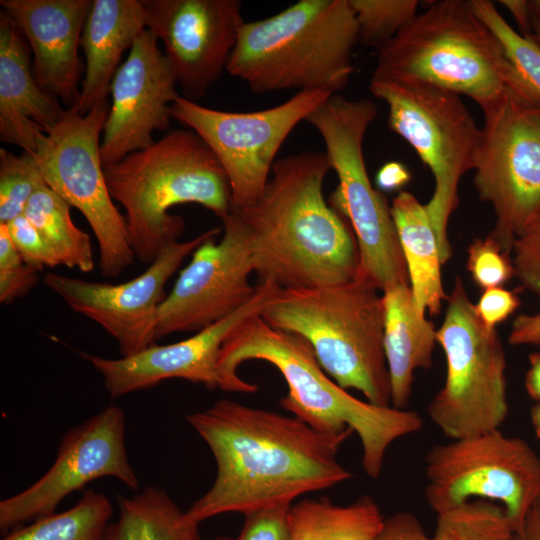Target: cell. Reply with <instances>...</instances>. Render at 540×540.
<instances>
[{
    "instance_id": "obj_1",
    "label": "cell",
    "mask_w": 540,
    "mask_h": 540,
    "mask_svg": "<svg viewBox=\"0 0 540 540\" xmlns=\"http://www.w3.org/2000/svg\"><path fill=\"white\" fill-rule=\"evenodd\" d=\"M186 419L211 450L217 467L210 489L185 511L195 523L224 513L244 515L293 504L303 494L352 477L337 459L352 429L324 433L295 416L229 399Z\"/></svg>"
},
{
    "instance_id": "obj_2",
    "label": "cell",
    "mask_w": 540,
    "mask_h": 540,
    "mask_svg": "<svg viewBox=\"0 0 540 540\" xmlns=\"http://www.w3.org/2000/svg\"><path fill=\"white\" fill-rule=\"evenodd\" d=\"M329 170L325 152L281 157L262 194L232 210L249 229L258 283L291 289L354 280L358 267L354 233L323 195Z\"/></svg>"
},
{
    "instance_id": "obj_3",
    "label": "cell",
    "mask_w": 540,
    "mask_h": 540,
    "mask_svg": "<svg viewBox=\"0 0 540 540\" xmlns=\"http://www.w3.org/2000/svg\"><path fill=\"white\" fill-rule=\"evenodd\" d=\"M248 360L266 361L278 369L288 386L280 405L296 418L324 433L352 429L361 441L363 470L372 479L380 476L389 446L423 426L415 411L378 406L351 395L322 369L306 340L271 326L260 314L243 321L223 343L222 390L257 391L237 372Z\"/></svg>"
},
{
    "instance_id": "obj_4",
    "label": "cell",
    "mask_w": 540,
    "mask_h": 540,
    "mask_svg": "<svg viewBox=\"0 0 540 540\" xmlns=\"http://www.w3.org/2000/svg\"><path fill=\"white\" fill-rule=\"evenodd\" d=\"M111 197L122 205L135 257L151 264L179 241L184 220L170 208L194 203L220 219L231 212V189L220 162L191 129H174L151 146L104 166Z\"/></svg>"
},
{
    "instance_id": "obj_5",
    "label": "cell",
    "mask_w": 540,
    "mask_h": 540,
    "mask_svg": "<svg viewBox=\"0 0 540 540\" xmlns=\"http://www.w3.org/2000/svg\"><path fill=\"white\" fill-rule=\"evenodd\" d=\"M357 42L349 0H299L273 16L245 21L226 71L258 94H338L354 72Z\"/></svg>"
},
{
    "instance_id": "obj_6",
    "label": "cell",
    "mask_w": 540,
    "mask_h": 540,
    "mask_svg": "<svg viewBox=\"0 0 540 540\" xmlns=\"http://www.w3.org/2000/svg\"><path fill=\"white\" fill-rule=\"evenodd\" d=\"M372 78L466 95L482 110L508 89L533 91L465 0L431 1L378 51Z\"/></svg>"
},
{
    "instance_id": "obj_7",
    "label": "cell",
    "mask_w": 540,
    "mask_h": 540,
    "mask_svg": "<svg viewBox=\"0 0 540 540\" xmlns=\"http://www.w3.org/2000/svg\"><path fill=\"white\" fill-rule=\"evenodd\" d=\"M376 288L353 280L312 288L281 289L260 316L312 347L322 369L366 401L391 406L384 351V305Z\"/></svg>"
},
{
    "instance_id": "obj_8",
    "label": "cell",
    "mask_w": 540,
    "mask_h": 540,
    "mask_svg": "<svg viewBox=\"0 0 540 540\" xmlns=\"http://www.w3.org/2000/svg\"><path fill=\"white\" fill-rule=\"evenodd\" d=\"M377 116L370 99H347L332 94L307 118L321 135L338 186L329 204L349 223L358 247L355 280L379 291L408 284L406 262L385 195L367 173L363 141Z\"/></svg>"
},
{
    "instance_id": "obj_9",
    "label": "cell",
    "mask_w": 540,
    "mask_h": 540,
    "mask_svg": "<svg viewBox=\"0 0 540 540\" xmlns=\"http://www.w3.org/2000/svg\"><path fill=\"white\" fill-rule=\"evenodd\" d=\"M370 92L388 106V126L406 140L433 174L435 189L425 204L442 264L451 256L448 223L458 205L462 176L473 170L479 128L460 95L418 82L371 78Z\"/></svg>"
},
{
    "instance_id": "obj_10",
    "label": "cell",
    "mask_w": 540,
    "mask_h": 540,
    "mask_svg": "<svg viewBox=\"0 0 540 540\" xmlns=\"http://www.w3.org/2000/svg\"><path fill=\"white\" fill-rule=\"evenodd\" d=\"M437 343L446 358L443 387L429 418L450 440L499 429L508 415L506 357L497 330L487 329L456 277Z\"/></svg>"
},
{
    "instance_id": "obj_11",
    "label": "cell",
    "mask_w": 540,
    "mask_h": 540,
    "mask_svg": "<svg viewBox=\"0 0 540 540\" xmlns=\"http://www.w3.org/2000/svg\"><path fill=\"white\" fill-rule=\"evenodd\" d=\"M474 185L489 203V235L511 255L515 240L540 217V96L508 89L484 108Z\"/></svg>"
},
{
    "instance_id": "obj_12",
    "label": "cell",
    "mask_w": 540,
    "mask_h": 540,
    "mask_svg": "<svg viewBox=\"0 0 540 540\" xmlns=\"http://www.w3.org/2000/svg\"><path fill=\"white\" fill-rule=\"evenodd\" d=\"M110 109L108 100L86 114L68 109L62 120L41 138L34 155L46 185L75 207L90 225L99 248L105 277H117L135 257L125 216L110 195L100 157V134Z\"/></svg>"
},
{
    "instance_id": "obj_13",
    "label": "cell",
    "mask_w": 540,
    "mask_h": 540,
    "mask_svg": "<svg viewBox=\"0 0 540 540\" xmlns=\"http://www.w3.org/2000/svg\"><path fill=\"white\" fill-rule=\"evenodd\" d=\"M425 496L437 513L473 499L504 507L516 531L540 498V457L499 429L433 446L425 457Z\"/></svg>"
},
{
    "instance_id": "obj_14",
    "label": "cell",
    "mask_w": 540,
    "mask_h": 540,
    "mask_svg": "<svg viewBox=\"0 0 540 540\" xmlns=\"http://www.w3.org/2000/svg\"><path fill=\"white\" fill-rule=\"evenodd\" d=\"M331 95L299 91L280 105L253 112L212 109L180 96L171 105V114L197 133L220 162L231 189L232 211L262 194L284 141Z\"/></svg>"
},
{
    "instance_id": "obj_15",
    "label": "cell",
    "mask_w": 540,
    "mask_h": 540,
    "mask_svg": "<svg viewBox=\"0 0 540 540\" xmlns=\"http://www.w3.org/2000/svg\"><path fill=\"white\" fill-rule=\"evenodd\" d=\"M102 477H113L131 490L139 487L125 446V415L116 405L68 430L50 469L0 501V529L6 532L55 513L65 497Z\"/></svg>"
},
{
    "instance_id": "obj_16",
    "label": "cell",
    "mask_w": 540,
    "mask_h": 540,
    "mask_svg": "<svg viewBox=\"0 0 540 540\" xmlns=\"http://www.w3.org/2000/svg\"><path fill=\"white\" fill-rule=\"evenodd\" d=\"M221 220V240L216 242L213 236L192 253L161 304L156 340L176 332H198L231 315L255 295L257 286L249 282L254 272L249 229L233 211Z\"/></svg>"
},
{
    "instance_id": "obj_17",
    "label": "cell",
    "mask_w": 540,
    "mask_h": 540,
    "mask_svg": "<svg viewBox=\"0 0 540 540\" xmlns=\"http://www.w3.org/2000/svg\"><path fill=\"white\" fill-rule=\"evenodd\" d=\"M222 227L166 246L147 269L119 283L86 281L57 273L44 276L45 285L76 313L99 324L118 343L122 357L135 355L156 344L159 308L165 285L182 261Z\"/></svg>"
},
{
    "instance_id": "obj_18",
    "label": "cell",
    "mask_w": 540,
    "mask_h": 540,
    "mask_svg": "<svg viewBox=\"0 0 540 540\" xmlns=\"http://www.w3.org/2000/svg\"><path fill=\"white\" fill-rule=\"evenodd\" d=\"M183 97L197 102L226 70L245 20L239 0H143Z\"/></svg>"
},
{
    "instance_id": "obj_19",
    "label": "cell",
    "mask_w": 540,
    "mask_h": 540,
    "mask_svg": "<svg viewBox=\"0 0 540 540\" xmlns=\"http://www.w3.org/2000/svg\"><path fill=\"white\" fill-rule=\"evenodd\" d=\"M279 290L273 283H258L253 298L226 318L187 339L167 345L154 344L128 357L105 358L79 351L103 377L112 397L150 388L180 378L210 390L223 388L219 358L223 343L246 319L260 314Z\"/></svg>"
},
{
    "instance_id": "obj_20",
    "label": "cell",
    "mask_w": 540,
    "mask_h": 540,
    "mask_svg": "<svg viewBox=\"0 0 540 540\" xmlns=\"http://www.w3.org/2000/svg\"><path fill=\"white\" fill-rule=\"evenodd\" d=\"M158 39L146 29L131 47L110 88L112 102L103 129V166L151 146L154 131L169 127L171 105L181 96Z\"/></svg>"
},
{
    "instance_id": "obj_21",
    "label": "cell",
    "mask_w": 540,
    "mask_h": 540,
    "mask_svg": "<svg viewBox=\"0 0 540 540\" xmlns=\"http://www.w3.org/2000/svg\"><path fill=\"white\" fill-rule=\"evenodd\" d=\"M0 5L29 43L39 86L73 108L83 71L78 46L92 1L1 0Z\"/></svg>"
},
{
    "instance_id": "obj_22",
    "label": "cell",
    "mask_w": 540,
    "mask_h": 540,
    "mask_svg": "<svg viewBox=\"0 0 540 540\" xmlns=\"http://www.w3.org/2000/svg\"><path fill=\"white\" fill-rule=\"evenodd\" d=\"M60 101L42 89L31 68L23 34L0 13V139L35 155L43 135L66 115Z\"/></svg>"
},
{
    "instance_id": "obj_23",
    "label": "cell",
    "mask_w": 540,
    "mask_h": 540,
    "mask_svg": "<svg viewBox=\"0 0 540 540\" xmlns=\"http://www.w3.org/2000/svg\"><path fill=\"white\" fill-rule=\"evenodd\" d=\"M146 29L143 0L92 1L80 41L86 57L85 76L73 111L86 114L107 100L123 53Z\"/></svg>"
},
{
    "instance_id": "obj_24",
    "label": "cell",
    "mask_w": 540,
    "mask_h": 540,
    "mask_svg": "<svg viewBox=\"0 0 540 540\" xmlns=\"http://www.w3.org/2000/svg\"><path fill=\"white\" fill-rule=\"evenodd\" d=\"M384 351L390 379L391 406L407 409L414 372L432 365L437 343L434 324L422 316L408 284L382 291Z\"/></svg>"
},
{
    "instance_id": "obj_25",
    "label": "cell",
    "mask_w": 540,
    "mask_h": 540,
    "mask_svg": "<svg viewBox=\"0 0 540 540\" xmlns=\"http://www.w3.org/2000/svg\"><path fill=\"white\" fill-rule=\"evenodd\" d=\"M391 215L406 262L409 284L418 312L439 313L447 300L441 276V258L436 235L425 205L402 190L392 200Z\"/></svg>"
},
{
    "instance_id": "obj_26",
    "label": "cell",
    "mask_w": 540,
    "mask_h": 540,
    "mask_svg": "<svg viewBox=\"0 0 540 540\" xmlns=\"http://www.w3.org/2000/svg\"><path fill=\"white\" fill-rule=\"evenodd\" d=\"M119 516L102 540H205L199 524L181 511L167 492L147 486L133 497L117 496Z\"/></svg>"
},
{
    "instance_id": "obj_27",
    "label": "cell",
    "mask_w": 540,
    "mask_h": 540,
    "mask_svg": "<svg viewBox=\"0 0 540 540\" xmlns=\"http://www.w3.org/2000/svg\"><path fill=\"white\" fill-rule=\"evenodd\" d=\"M383 521L369 495L347 505H336L326 497L304 499L291 506V540H374Z\"/></svg>"
},
{
    "instance_id": "obj_28",
    "label": "cell",
    "mask_w": 540,
    "mask_h": 540,
    "mask_svg": "<svg viewBox=\"0 0 540 540\" xmlns=\"http://www.w3.org/2000/svg\"><path fill=\"white\" fill-rule=\"evenodd\" d=\"M24 215L38 229L61 265L82 273L94 270L90 235L74 224L70 206L51 188L47 185L39 188L30 198Z\"/></svg>"
},
{
    "instance_id": "obj_29",
    "label": "cell",
    "mask_w": 540,
    "mask_h": 540,
    "mask_svg": "<svg viewBox=\"0 0 540 540\" xmlns=\"http://www.w3.org/2000/svg\"><path fill=\"white\" fill-rule=\"evenodd\" d=\"M112 515L108 497L87 489L71 508L16 527L2 540H102Z\"/></svg>"
},
{
    "instance_id": "obj_30",
    "label": "cell",
    "mask_w": 540,
    "mask_h": 540,
    "mask_svg": "<svg viewBox=\"0 0 540 540\" xmlns=\"http://www.w3.org/2000/svg\"><path fill=\"white\" fill-rule=\"evenodd\" d=\"M432 540H516V529L504 507L473 499L437 513Z\"/></svg>"
},
{
    "instance_id": "obj_31",
    "label": "cell",
    "mask_w": 540,
    "mask_h": 540,
    "mask_svg": "<svg viewBox=\"0 0 540 540\" xmlns=\"http://www.w3.org/2000/svg\"><path fill=\"white\" fill-rule=\"evenodd\" d=\"M359 41L378 51L417 15L416 0H349Z\"/></svg>"
},
{
    "instance_id": "obj_32",
    "label": "cell",
    "mask_w": 540,
    "mask_h": 540,
    "mask_svg": "<svg viewBox=\"0 0 540 540\" xmlns=\"http://www.w3.org/2000/svg\"><path fill=\"white\" fill-rule=\"evenodd\" d=\"M46 182L33 155L0 149V224L24 214L32 195Z\"/></svg>"
},
{
    "instance_id": "obj_33",
    "label": "cell",
    "mask_w": 540,
    "mask_h": 540,
    "mask_svg": "<svg viewBox=\"0 0 540 540\" xmlns=\"http://www.w3.org/2000/svg\"><path fill=\"white\" fill-rule=\"evenodd\" d=\"M473 12L497 36L512 65L540 96V46L530 37L515 31L489 0H468Z\"/></svg>"
},
{
    "instance_id": "obj_34",
    "label": "cell",
    "mask_w": 540,
    "mask_h": 540,
    "mask_svg": "<svg viewBox=\"0 0 540 540\" xmlns=\"http://www.w3.org/2000/svg\"><path fill=\"white\" fill-rule=\"evenodd\" d=\"M467 252V270L480 288L501 287L515 276L510 254L505 253L490 235L475 239Z\"/></svg>"
},
{
    "instance_id": "obj_35",
    "label": "cell",
    "mask_w": 540,
    "mask_h": 540,
    "mask_svg": "<svg viewBox=\"0 0 540 540\" xmlns=\"http://www.w3.org/2000/svg\"><path fill=\"white\" fill-rule=\"evenodd\" d=\"M39 272L25 263L7 226L0 224V302L9 304L25 296L37 284Z\"/></svg>"
},
{
    "instance_id": "obj_36",
    "label": "cell",
    "mask_w": 540,
    "mask_h": 540,
    "mask_svg": "<svg viewBox=\"0 0 540 540\" xmlns=\"http://www.w3.org/2000/svg\"><path fill=\"white\" fill-rule=\"evenodd\" d=\"M291 506L279 504L244 514V524L236 540H291Z\"/></svg>"
},
{
    "instance_id": "obj_37",
    "label": "cell",
    "mask_w": 540,
    "mask_h": 540,
    "mask_svg": "<svg viewBox=\"0 0 540 540\" xmlns=\"http://www.w3.org/2000/svg\"><path fill=\"white\" fill-rule=\"evenodd\" d=\"M5 225L25 263L38 271L61 265L55 252L24 214Z\"/></svg>"
},
{
    "instance_id": "obj_38",
    "label": "cell",
    "mask_w": 540,
    "mask_h": 540,
    "mask_svg": "<svg viewBox=\"0 0 540 540\" xmlns=\"http://www.w3.org/2000/svg\"><path fill=\"white\" fill-rule=\"evenodd\" d=\"M511 254L515 276L540 298V217L515 240Z\"/></svg>"
},
{
    "instance_id": "obj_39",
    "label": "cell",
    "mask_w": 540,
    "mask_h": 540,
    "mask_svg": "<svg viewBox=\"0 0 540 540\" xmlns=\"http://www.w3.org/2000/svg\"><path fill=\"white\" fill-rule=\"evenodd\" d=\"M520 305L518 296L502 287L484 290L475 304L476 313L489 330H496V326L506 320Z\"/></svg>"
},
{
    "instance_id": "obj_40",
    "label": "cell",
    "mask_w": 540,
    "mask_h": 540,
    "mask_svg": "<svg viewBox=\"0 0 540 540\" xmlns=\"http://www.w3.org/2000/svg\"><path fill=\"white\" fill-rule=\"evenodd\" d=\"M374 540H432L416 515L407 511L396 512L384 518Z\"/></svg>"
},
{
    "instance_id": "obj_41",
    "label": "cell",
    "mask_w": 540,
    "mask_h": 540,
    "mask_svg": "<svg viewBox=\"0 0 540 540\" xmlns=\"http://www.w3.org/2000/svg\"><path fill=\"white\" fill-rule=\"evenodd\" d=\"M511 345L540 344V313L517 316L508 336Z\"/></svg>"
},
{
    "instance_id": "obj_42",
    "label": "cell",
    "mask_w": 540,
    "mask_h": 540,
    "mask_svg": "<svg viewBox=\"0 0 540 540\" xmlns=\"http://www.w3.org/2000/svg\"><path fill=\"white\" fill-rule=\"evenodd\" d=\"M410 178V172L404 164L390 161L378 170L376 184L380 191H396L404 187Z\"/></svg>"
},
{
    "instance_id": "obj_43",
    "label": "cell",
    "mask_w": 540,
    "mask_h": 540,
    "mask_svg": "<svg viewBox=\"0 0 540 540\" xmlns=\"http://www.w3.org/2000/svg\"><path fill=\"white\" fill-rule=\"evenodd\" d=\"M513 16L522 36L533 33V14L529 1L525 0H502L499 1Z\"/></svg>"
},
{
    "instance_id": "obj_44",
    "label": "cell",
    "mask_w": 540,
    "mask_h": 540,
    "mask_svg": "<svg viewBox=\"0 0 540 540\" xmlns=\"http://www.w3.org/2000/svg\"><path fill=\"white\" fill-rule=\"evenodd\" d=\"M516 540H540V498L529 509L516 531Z\"/></svg>"
},
{
    "instance_id": "obj_45",
    "label": "cell",
    "mask_w": 540,
    "mask_h": 540,
    "mask_svg": "<svg viewBox=\"0 0 540 540\" xmlns=\"http://www.w3.org/2000/svg\"><path fill=\"white\" fill-rule=\"evenodd\" d=\"M525 387L529 396L540 402V352H534L529 356Z\"/></svg>"
},
{
    "instance_id": "obj_46",
    "label": "cell",
    "mask_w": 540,
    "mask_h": 540,
    "mask_svg": "<svg viewBox=\"0 0 540 540\" xmlns=\"http://www.w3.org/2000/svg\"><path fill=\"white\" fill-rule=\"evenodd\" d=\"M531 422L535 435L540 439V402L531 410Z\"/></svg>"
},
{
    "instance_id": "obj_47",
    "label": "cell",
    "mask_w": 540,
    "mask_h": 540,
    "mask_svg": "<svg viewBox=\"0 0 540 540\" xmlns=\"http://www.w3.org/2000/svg\"><path fill=\"white\" fill-rule=\"evenodd\" d=\"M527 37H530L540 46V22L533 17V33Z\"/></svg>"
},
{
    "instance_id": "obj_48",
    "label": "cell",
    "mask_w": 540,
    "mask_h": 540,
    "mask_svg": "<svg viewBox=\"0 0 540 540\" xmlns=\"http://www.w3.org/2000/svg\"><path fill=\"white\" fill-rule=\"evenodd\" d=\"M533 17L540 22V0L529 1Z\"/></svg>"
},
{
    "instance_id": "obj_49",
    "label": "cell",
    "mask_w": 540,
    "mask_h": 540,
    "mask_svg": "<svg viewBox=\"0 0 540 540\" xmlns=\"http://www.w3.org/2000/svg\"><path fill=\"white\" fill-rule=\"evenodd\" d=\"M216 540H236V539L229 538V537H227V536H220V537H218Z\"/></svg>"
}]
</instances>
